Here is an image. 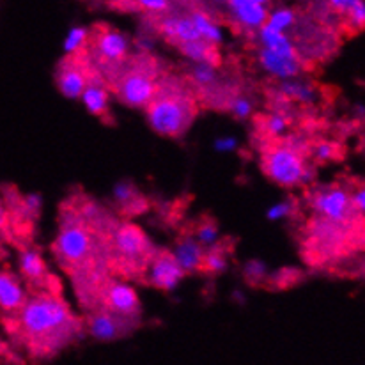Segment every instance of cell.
<instances>
[{"label": "cell", "instance_id": "obj_4", "mask_svg": "<svg viewBox=\"0 0 365 365\" xmlns=\"http://www.w3.org/2000/svg\"><path fill=\"white\" fill-rule=\"evenodd\" d=\"M262 173L284 188H293L309 181V165L300 145L294 140L268 144L262 149Z\"/></svg>", "mask_w": 365, "mask_h": 365}, {"label": "cell", "instance_id": "obj_23", "mask_svg": "<svg viewBox=\"0 0 365 365\" xmlns=\"http://www.w3.org/2000/svg\"><path fill=\"white\" fill-rule=\"evenodd\" d=\"M114 199L118 200L119 206L123 210L130 211L131 215L142 213L145 210V202L140 195H138L137 188L131 185L130 181H119L114 186Z\"/></svg>", "mask_w": 365, "mask_h": 365}, {"label": "cell", "instance_id": "obj_21", "mask_svg": "<svg viewBox=\"0 0 365 365\" xmlns=\"http://www.w3.org/2000/svg\"><path fill=\"white\" fill-rule=\"evenodd\" d=\"M82 103L93 115H103L108 110V91L105 82L100 78L91 80L82 94Z\"/></svg>", "mask_w": 365, "mask_h": 365}, {"label": "cell", "instance_id": "obj_11", "mask_svg": "<svg viewBox=\"0 0 365 365\" xmlns=\"http://www.w3.org/2000/svg\"><path fill=\"white\" fill-rule=\"evenodd\" d=\"M100 309H107L119 316L137 319V316L140 314V298L130 284L108 279L103 287V293H101Z\"/></svg>", "mask_w": 365, "mask_h": 365}, {"label": "cell", "instance_id": "obj_25", "mask_svg": "<svg viewBox=\"0 0 365 365\" xmlns=\"http://www.w3.org/2000/svg\"><path fill=\"white\" fill-rule=\"evenodd\" d=\"M91 34L86 27H73L64 39L66 56H80L89 46Z\"/></svg>", "mask_w": 365, "mask_h": 365}, {"label": "cell", "instance_id": "obj_17", "mask_svg": "<svg viewBox=\"0 0 365 365\" xmlns=\"http://www.w3.org/2000/svg\"><path fill=\"white\" fill-rule=\"evenodd\" d=\"M29 298L21 287L20 279L13 272H2L0 275V305L4 312H21Z\"/></svg>", "mask_w": 365, "mask_h": 365}, {"label": "cell", "instance_id": "obj_3", "mask_svg": "<svg viewBox=\"0 0 365 365\" xmlns=\"http://www.w3.org/2000/svg\"><path fill=\"white\" fill-rule=\"evenodd\" d=\"M195 114V100L178 78L160 80L155 100L145 107L149 126L163 137H181L192 126Z\"/></svg>", "mask_w": 365, "mask_h": 365}, {"label": "cell", "instance_id": "obj_10", "mask_svg": "<svg viewBox=\"0 0 365 365\" xmlns=\"http://www.w3.org/2000/svg\"><path fill=\"white\" fill-rule=\"evenodd\" d=\"M135 321L130 317L119 316L107 309H96L87 317V331L93 339L100 342H112L126 337L135 327Z\"/></svg>", "mask_w": 365, "mask_h": 365}, {"label": "cell", "instance_id": "obj_9", "mask_svg": "<svg viewBox=\"0 0 365 365\" xmlns=\"http://www.w3.org/2000/svg\"><path fill=\"white\" fill-rule=\"evenodd\" d=\"M94 73L96 69L93 71V66H89L87 57L66 56L59 62L56 71V82L62 96L69 98V100H82L83 91L94 78Z\"/></svg>", "mask_w": 365, "mask_h": 365}, {"label": "cell", "instance_id": "obj_24", "mask_svg": "<svg viewBox=\"0 0 365 365\" xmlns=\"http://www.w3.org/2000/svg\"><path fill=\"white\" fill-rule=\"evenodd\" d=\"M280 94L286 96L287 100H294V101H300V103H310L316 96L314 93L312 86L307 82H302V80L293 78V80H284L280 83Z\"/></svg>", "mask_w": 365, "mask_h": 365}, {"label": "cell", "instance_id": "obj_15", "mask_svg": "<svg viewBox=\"0 0 365 365\" xmlns=\"http://www.w3.org/2000/svg\"><path fill=\"white\" fill-rule=\"evenodd\" d=\"M257 61L261 68L266 73H269L275 78L293 80L302 73V61L300 59H289V57L279 56V53L272 52V50L259 48L257 50Z\"/></svg>", "mask_w": 365, "mask_h": 365}, {"label": "cell", "instance_id": "obj_27", "mask_svg": "<svg viewBox=\"0 0 365 365\" xmlns=\"http://www.w3.org/2000/svg\"><path fill=\"white\" fill-rule=\"evenodd\" d=\"M225 269H227V252H225V248H222V245H215L210 250H206L202 272L222 273Z\"/></svg>", "mask_w": 365, "mask_h": 365}, {"label": "cell", "instance_id": "obj_31", "mask_svg": "<svg viewBox=\"0 0 365 365\" xmlns=\"http://www.w3.org/2000/svg\"><path fill=\"white\" fill-rule=\"evenodd\" d=\"M262 130L273 137H280L287 130V119L282 114H272L262 123Z\"/></svg>", "mask_w": 365, "mask_h": 365}, {"label": "cell", "instance_id": "obj_33", "mask_svg": "<svg viewBox=\"0 0 365 365\" xmlns=\"http://www.w3.org/2000/svg\"><path fill=\"white\" fill-rule=\"evenodd\" d=\"M346 20H348V24L351 25L353 29H356V31L365 29V2L356 0L355 6L351 7V11L346 14Z\"/></svg>", "mask_w": 365, "mask_h": 365}, {"label": "cell", "instance_id": "obj_22", "mask_svg": "<svg viewBox=\"0 0 365 365\" xmlns=\"http://www.w3.org/2000/svg\"><path fill=\"white\" fill-rule=\"evenodd\" d=\"M190 16H192L193 25H195V29L199 31L200 38H202L204 41L217 46L224 41V32H222V29L218 27L217 21L207 14V11L192 9L190 11Z\"/></svg>", "mask_w": 365, "mask_h": 365}, {"label": "cell", "instance_id": "obj_7", "mask_svg": "<svg viewBox=\"0 0 365 365\" xmlns=\"http://www.w3.org/2000/svg\"><path fill=\"white\" fill-rule=\"evenodd\" d=\"M312 210L321 220L342 229H351L360 213L353 204V197L341 186H324L312 195Z\"/></svg>", "mask_w": 365, "mask_h": 365}, {"label": "cell", "instance_id": "obj_37", "mask_svg": "<svg viewBox=\"0 0 365 365\" xmlns=\"http://www.w3.org/2000/svg\"><path fill=\"white\" fill-rule=\"evenodd\" d=\"M215 151L218 153H232L238 148V140L235 137H218L213 144Z\"/></svg>", "mask_w": 365, "mask_h": 365}, {"label": "cell", "instance_id": "obj_30", "mask_svg": "<svg viewBox=\"0 0 365 365\" xmlns=\"http://www.w3.org/2000/svg\"><path fill=\"white\" fill-rule=\"evenodd\" d=\"M227 110L231 112L235 118L238 119H248L252 115V110H254V105L248 98L245 96H232L227 103Z\"/></svg>", "mask_w": 365, "mask_h": 365}, {"label": "cell", "instance_id": "obj_19", "mask_svg": "<svg viewBox=\"0 0 365 365\" xmlns=\"http://www.w3.org/2000/svg\"><path fill=\"white\" fill-rule=\"evenodd\" d=\"M18 262H20L21 275H24L29 282L36 284V286L39 287H43L48 282V269H46L45 259L41 257L39 252L25 248V250L20 252V261Z\"/></svg>", "mask_w": 365, "mask_h": 365}, {"label": "cell", "instance_id": "obj_34", "mask_svg": "<svg viewBox=\"0 0 365 365\" xmlns=\"http://www.w3.org/2000/svg\"><path fill=\"white\" fill-rule=\"evenodd\" d=\"M293 210L294 207H293V202H291V200H282V202L273 204V206L266 211V218H268L269 222L282 220V218L289 217V215L293 213Z\"/></svg>", "mask_w": 365, "mask_h": 365}, {"label": "cell", "instance_id": "obj_8", "mask_svg": "<svg viewBox=\"0 0 365 365\" xmlns=\"http://www.w3.org/2000/svg\"><path fill=\"white\" fill-rule=\"evenodd\" d=\"M89 46L93 48L94 64H98L100 68L108 66L112 69L108 78H112L114 82L123 66L130 61V41L126 36L115 29L98 25L96 32H93L91 36Z\"/></svg>", "mask_w": 365, "mask_h": 365}, {"label": "cell", "instance_id": "obj_28", "mask_svg": "<svg viewBox=\"0 0 365 365\" xmlns=\"http://www.w3.org/2000/svg\"><path fill=\"white\" fill-rule=\"evenodd\" d=\"M294 24H297V13H294V9H291V7H280V9L269 11L268 25L275 29V31L286 32L287 34V31H289Z\"/></svg>", "mask_w": 365, "mask_h": 365}, {"label": "cell", "instance_id": "obj_6", "mask_svg": "<svg viewBox=\"0 0 365 365\" xmlns=\"http://www.w3.org/2000/svg\"><path fill=\"white\" fill-rule=\"evenodd\" d=\"M151 248L153 243L140 227L130 222H123L112 236L110 262L121 266L124 273L144 272L156 255Z\"/></svg>", "mask_w": 365, "mask_h": 365}, {"label": "cell", "instance_id": "obj_16", "mask_svg": "<svg viewBox=\"0 0 365 365\" xmlns=\"http://www.w3.org/2000/svg\"><path fill=\"white\" fill-rule=\"evenodd\" d=\"M173 254L185 273L200 272L202 269L206 250H204L202 245L197 242L195 236H182L181 240H178Z\"/></svg>", "mask_w": 365, "mask_h": 365}, {"label": "cell", "instance_id": "obj_26", "mask_svg": "<svg viewBox=\"0 0 365 365\" xmlns=\"http://www.w3.org/2000/svg\"><path fill=\"white\" fill-rule=\"evenodd\" d=\"M190 80L200 91L211 89L218 82L217 68L211 64H193L192 71H190Z\"/></svg>", "mask_w": 365, "mask_h": 365}, {"label": "cell", "instance_id": "obj_14", "mask_svg": "<svg viewBox=\"0 0 365 365\" xmlns=\"http://www.w3.org/2000/svg\"><path fill=\"white\" fill-rule=\"evenodd\" d=\"M156 20H158L156 27H158L160 34L165 36L169 41H176L178 46L182 45V43L202 39L195 25H193L190 13H173L167 14V16H158Z\"/></svg>", "mask_w": 365, "mask_h": 365}, {"label": "cell", "instance_id": "obj_29", "mask_svg": "<svg viewBox=\"0 0 365 365\" xmlns=\"http://www.w3.org/2000/svg\"><path fill=\"white\" fill-rule=\"evenodd\" d=\"M195 238L202 247H215L218 242V227L215 222L204 220L195 227Z\"/></svg>", "mask_w": 365, "mask_h": 365}, {"label": "cell", "instance_id": "obj_13", "mask_svg": "<svg viewBox=\"0 0 365 365\" xmlns=\"http://www.w3.org/2000/svg\"><path fill=\"white\" fill-rule=\"evenodd\" d=\"M225 6L232 21L245 31L254 32L255 36L268 24V4L262 0H229Z\"/></svg>", "mask_w": 365, "mask_h": 365}, {"label": "cell", "instance_id": "obj_5", "mask_svg": "<svg viewBox=\"0 0 365 365\" xmlns=\"http://www.w3.org/2000/svg\"><path fill=\"white\" fill-rule=\"evenodd\" d=\"M133 66L121 69L114 80V91L119 101L131 108H145L158 93V73L149 57H131Z\"/></svg>", "mask_w": 365, "mask_h": 365}, {"label": "cell", "instance_id": "obj_38", "mask_svg": "<svg viewBox=\"0 0 365 365\" xmlns=\"http://www.w3.org/2000/svg\"><path fill=\"white\" fill-rule=\"evenodd\" d=\"M351 197H353V204H355L356 211L365 217V185L359 186V188L351 193Z\"/></svg>", "mask_w": 365, "mask_h": 365}, {"label": "cell", "instance_id": "obj_39", "mask_svg": "<svg viewBox=\"0 0 365 365\" xmlns=\"http://www.w3.org/2000/svg\"><path fill=\"white\" fill-rule=\"evenodd\" d=\"M24 204L32 213H39V210H41V195L39 193H31V195L25 197Z\"/></svg>", "mask_w": 365, "mask_h": 365}, {"label": "cell", "instance_id": "obj_18", "mask_svg": "<svg viewBox=\"0 0 365 365\" xmlns=\"http://www.w3.org/2000/svg\"><path fill=\"white\" fill-rule=\"evenodd\" d=\"M257 39L261 43V48L272 50V52L279 53V56L289 57V59H300V53L297 52V46L291 41L289 36L286 32L275 31L268 24L257 32Z\"/></svg>", "mask_w": 365, "mask_h": 365}, {"label": "cell", "instance_id": "obj_2", "mask_svg": "<svg viewBox=\"0 0 365 365\" xmlns=\"http://www.w3.org/2000/svg\"><path fill=\"white\" fill-rule=\"evenodd\" d=\"M101 231L87 224L78 210H64L59 235L52 248L62 268L73 275H103L105 264L110 262V238H100Z\"/></svg>", "mask_w": 365, "mask_h": 365}, {"label": "cell", "instance_id": "obj_32", "mask_svg": "<svg viewBox=\"0 0 365 365\" xmlns=\"http://www.w3.org/2000/svg\"><path fill=\"white\" fill-rule=\"evenodd\" d=\"M243 275L247 279V282H259V280L264 279L266 275V264L262 261H257V259H252L245 264L243 268Z\"/></svg>", "mask_w": 365, "mask_h": 365}, {"label": "cell", "instance_id": "obj_1", "mask_svg": "<svg viewBox=\"0 0 365 365\" xmlns=\"http://www.w3.org/2000/svg\"><path fill=\"white\" fill-rule=\"evenodd\" d=\"M21 341L34 359H50L82 331L78 319L57 293L41 291L18 314Z\"/></svg>", "mask_w": 365, "mask_h": 365}, {"label": "cell", "instance_id": "obj_35", "mask_svg": "<svg viewBox=\"0 0 365 365\" xmlns=\"http://www.w3.org/2000/svg\"><path fill=\"white\" fill-rule=\"evenodd\" d=\"M312 153L314 156H316V160H319V162H330V160H334L335 155H337L335 145L330 144V142H319V144L314 145Z\"/></svg>", "mask_w": 365, "mask_h": 365}, {"label": "cell", "instance_id": "obj_36", "mask_svg": "<svg viewBox=\"0 0 365 365\" xmlns=\"http://www.w3.org/2000/svg\"><path fill=\"white\" fill-rule=\"evenodd\" d=\"M138 6L144 7V9L149 11V13L163 14L169 11L170 2H167V0H142V2H138Z\"/></svg>", "mask_w": 365, "mask_h": 365}, {"label": "cell", "instance_id": "obj_12", "mask_svg": "<svg viewBox=\"0 0 365 365\" xmlns=\"http://www.w3.org/2000/svg\"><path fill=\"white\" fill-rule=\"evenodd\" d=\"M182 277H185V272L178 264L173 252H156V255L153 257L151 264L148 268L149 286L160 291H173L180 286Z\"/></svg>", "mask_w": 365, "mask_h": 365}, {"label": "cell", "instance_id": "obj_20", "mask_svg": "<svg viewBox=\"0 0 365 365\" xmlns=\"http://www.w3.org/2000/svg\"><path fill=\"white\" fill-rule=\"evenodd\" d=\"M180 52L186 59H190L193 64H211L217 68L220 64V53H218V46L211 45V43L199 39V41L182 43L178 46Z\"/></svg>", "mask_w": 365, "mask_h": 365}]
</instances>
